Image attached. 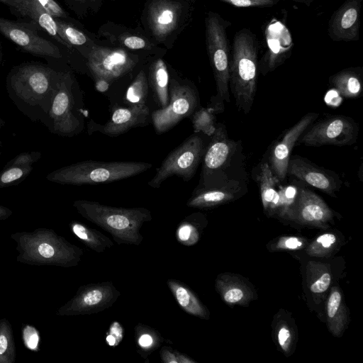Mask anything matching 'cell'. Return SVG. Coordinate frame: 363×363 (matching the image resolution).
<instances>
[{
	"mask_svg": "<svg viewBox=\"0 0 363 363\" xmlns=\"http://www.w3.org/2000/svg\"><path fill=\"white\" fill-rule=\"evenodd\" d=\"M69 228L73 234L81 240L91 250L100 253L111 248L113 243L111 240L99 232L82 223L72 221Z\"/></svg>",
	"mask_w": 363,
	"mask_h": 363,
	"instance_id": "obj_31",
	"label": "cell"
},
{
	"mask_svg": "<svg viewBox=\"0 0 363 363\" xmlns=\"http://www.w3.org/2000/svg\"><path fill=\"white\" fill-rule=\"evenodd\" d=\"M258 41L249 28L237 31L233 38L229 67V89L239 111L250 112L257 91Z\"/></svg>",
	"mask_w": 363,
	"mask_h": 363,
	"instance_id": "obj_2",
	"label": "cell"
},
{
	"mask_svg": "<svg viewBox=\"0 0 363 363\" xmlns=\"http://www.w3.org/2000/svg\"><path fill=\"white\" fill-rule=\"evenodd\" d=\"M338 238L334 233H326L317 237L306 247V253L311 257H323L329 256L336 248Z\"/></svg>",
	"mask_w": 363,
	"mask_h": 363,
	"instance_id": "obj_38",
	"label": "cell"
},
{
	"mask_svg": "<svg viewBox=\"0 0 363 363\" xmlns=\"http://www.w3.org/2000/svg\"><path fill=\"white\" fill-rule=\"evenodd\" d=\"M194 0H147L140 15L143 32L158 46L172 49L191 23Z\"/></svg>",
	"mask_w": 363,
	"mask_h": 363,
	"instance_id": "obj_4",
	"label": "cell"
},
{
	"mask_svg": "<svg viewBox=\"0 0 363 363\" xmlns=\"http://www.w3.org/2000/svg\"><path fill=\"white\" fill-rule=\"evenodd\" d=\"M16 243L18 262L35 266L72 267L78 265L83 250L53 230L40 228L11 235Z\"/></svg>",
	"mask_w": 363,
	"mask_h": 363,
	"instance_id": "obj_1",
	"label": "cell"
},
{
	"mask_svg": "<svg viewBox=\"0 0 363 363\" xmlns=\"http://www.w3.org/2000/svg\"><path fill=\"white\" fill-rule=\"evenodd\" d=\"M169 101L167 106L155 110L151 114L155 132L162 134L174 127L182 119L191 116L199 106L196 89L175 79L169 83Z\"/></svg>",
	"mask_w": 363,
	"mask_h": 363,
	"instance_id": "obj_12",
	"label": "cell"
},
{
	"mask_svg": "<svg viewBox=\"0 0 363 363\" xmlns=\"http://www.w3.org/2000/svg\"><path fill=\"white\" fill-rule=\"evenodd\" d=\"M293 1H296L300 4H303L308 6H311V4L313 3V0H291Z\"/></svg>",
	"mask_w": 363,
	"mask_h": 363,
	"instance_id": "obj_49",
	"label": "cell"
},
{
	"mask_svg": "<svg viewBox=\"0 0 363 363\" xmlns=\"http://www.w3.org/2000/svg\"><path fill=\"white\" fill-rule=\"evenodd\" d=\"M22 340L27 349L34 352L40 350V333L35 327L25 325L22 328Z\"/></svg>",
	"mask_w": 363,
	"mask_h": 363,
	"instance_id": "obj_43",
	"label": "cell"
},
{
	"mask_svg": "<svg viewBox=\"0 0 363 363\" xmlns=\"http://www.w3.org/2000/svg\"><path fill=\"white\" fill-rule=\"evenodd\" d=\"M61 72L38 62L14 67L7 77V87L18 103L39 106L48 113L58 87Z\"/></svg>",
	"mask_w": 363,
	"mask_h": 363,
	"instance_id": "obj_5",
	"label": "cell"
},
{
	"mask_svg": "<svg viewBox=\"0 0 363 363\" xmlns=\"http://www.w3.org/2000/svg\"><path fill=\"white\" fill-rule=\"evenodd\" d=\"M194 1H196V0H194Z\"/></svg>",
	"mask_w": 363,
	"mask_h": 363,
	"instance_id": "obj_52",
	"label": "cell"
},
{
	"mask_svg": "<svg viewBox=\"0 0 363 363\" xmlns=\"http://www.w3.org/2000/svg\"><path fill=\"white\" fill-rule=\"evenodd\" d=\"M110 84L104 79L95 80V88L98 91L104 92L109 88Z\"/></svg>",
	"mask_w": 363,
	"mask_h": 363,
	"instance_id": "obj_47",
	"label": "cell"
},
{
	"mask_svg": "<svg viewBox=\"0 0 363 363\" xmlns=\"http://www.w3.org/2000/svg\"><path fill=\"white\" fill-rule=\"evenodd\" d=\"M280 217L306 225L325 227L332 220L333 212L318 195L302 188L293 201L278 211Z\"/></svg>",
	"mask_w": 363,
	"mask_h": 363,
	"instance_id": "obj_15",
	"label": "cell"
},
{
	"mask_svg": "<svg viewBox=\"0 0 363 363\" xmlns=\"http://www.w3.org/2000/svg\"><path fill=\"white\" fill-rule=\"evenodd\" d=\"M216 289L228 305L245 306L255 298V292L250 286L234 274H219L216 280Z\"/></svg>",
	"mask_w": 363,
	"mask_h": 363,
	"instance_id": "obj_24",
	"label": "cell"
},
{
	"mask_svg": "<svg viewBox=\"0 0 363 363\" xmlns=\"http://www.w3.org/2000/svg\"><path fill=\"white\" fill-rule=\"evenodd\" d=\"M97 34L111 46L140 55H160L167 50L156 45L143 32L111 21L102 24Z\"/></svg>",
	"mask_w": 363,
	"mask_h": 363,
	"instance_id": "obj_17",
	"label": "cell"
},
{
	"mask_svg": "<svg viewBox=\"0 0 363 363\" xmlns=\"http://www.w3.org/2000/svg\"><path fill=\"white\" fill-rule=\"evenodd\" d=\"M307 283L311 292L316 296L322 295L328 289L332 274L328 264L311 261L306 266Z\"/></svg>",
	"mask_w": 363,
	"mask_h": 363,
	"instance_id": "obj_32",
	"label": "cell"
},
{
	"mask_svg": "<svg viewBox=\"0 0 363 363\" xmlns=\"http://www.w3.org/2000/svg\"><path fill=\"white\" fill-rule=\"evenodd\" d=\"M140 57L120 48L96 43L86 58L94 79H104L111 84L130 72L139 63Z\"/></svg>",
	"mask_w": 363,
	"mask_h": 363,
	"instance_id": "obj_10",
	"label": "cell"
},
{
	"mask_svg": "<svg viewBox=\"0 0 363 363\" xmlns=\"http://www.w3.org/2000/svg\"><path fill=\"white\" fill-rule=\"evenodd\" d=\"M180 307L187 313L208 319L209 312L196 295L184 283L170 279L167 282Z\"/></svg>",
	"mask_w": 363,
	"mask_h": 363,
	"instance_id": "obj_29",
	"label": "cell"
},
{
	"mask_svg": "<svg viewBox=\"0 0 363 363\" xmlns=\"http://www.w3.org/2000/svg\"><path fill=\"white\" fill-rule=\"evenodd\" d=\"M358 132V124L352 118L331 116L313 122L299 137L296 145L312 147L351 145L356 143Z\"/></svg>",
	"mask_w": 363,
	"mask_h": 363,
	"instance_id": "obj_11",
	"label": "cell"
},
{
	"mask_svg": "<svg viewBox=\"0 0 363 363\" xmlns=\"http://www.w3.org/2000/svg\"><path fill=\"white\" fill-rule=\"evenodd\" d=\"M207 145L201 134L194 133L169 153L147 184L159 188L164 181L174 175L189 181L202 161Z\"/></svg>",
	"mask_w": 363,
	"mask_h": 363,
	"instance_id": "obj_8",
	"label": "cell"
},
{
	"mask_svg": "<svg viewBox=\"0 0 363 363\" xmlns=\"http://www.w3.org/2000/svg\"><path fill=\"white\" fill-rule=\"evenodd\" d=\"M152 164L143 162L82 161L57 169L46 179L60 184H107L140 174Z\"/></svg>",
	"mask_w": 363,
	"mask_h": 363,
	"instance_id": "obj_6",
	"label": "cell"
},
{
	"mask_svg": "<svg viewBox=\"0 0 363 363\" xmlns=\"http://www.w3.org/2000/svg\"><path fill=\"white\" fill-rule=\"evenodd\" d=\"M120 294L111 281L83 285L69 301L58 308L56 315L69 316L101 312L111 307Z\"/></svg>",
	"mask_w": 363,
	"mask_h": 363,
	"instance_id": "obj_14",
	"label": "cell"
},
{
	"mask_svg": "<svg viewBox=\"0 0 363 363\" xmlns=\"http://www.w3.org/2000/svg\"><path fill=\"white\" fill-rule=\"evenodd\" d=\"M73 206L83 218L111 234L118 245H139L143 240L140 228L152 220L150 211L143 207H113L87 200H77Z\"/></svg>",
	"mask_w": 363,
	"mask_h": 363,
	"instance_id": "obj_3",
	"label": "cell"
},
{
	"mask_svg": "<svg viewBox=\"0 0 363 363\" xmlns=\"http://www.w3.org/2000/svg\"><path fill=\"white\" fill-rule=\"evenodd\" d=\"M308 245V240L298 236H282L274 240L270 244V250H298L305 248Z\"/></svg>",
	"mask_w": 363,
	"mask_h": 363,
	"instance_id": "obj_42",
	"label": "cell"
},
{
	"mask_svg": "<svg viewBox=\"0 0 363 363\" xmlns=\"http://www.w3.org/2000/svg\"><path fill=\"white\" fill-rule=\"evenodd\" d=\"M0 2L8 6L11 13L18 19L36 24L43 32L69 50L57 33L55 18L35 0H0Z\"/></svg>",
	"mask_w": 363,
	"mask_h": 363,
	"instance_id": "obj_22",
	"label": "cell"
},
{
	"mask_svg": "<svg viewBox=\"0 0 363 363\" xmlns=\"http://www.w3.org/2000/svg\"><path fill=\"white\" fill-rule=\"evenodd\" d=\"M148 86L147 74L143 69H141L126 91V101L130 105H145L148 95Z\"/></svg>",
	"mask_w": 363,
	"mask_h": 363,
	"instance_id": "obj_37",
	"label": "cell"
},
{
	"mask_svg": "<svg viewBox=\"0 0 363 363\" xmlns=\"http://www.w3.org/2000/svg\"><path fill=\"white\" fill-rule=\"evenodd\" d=\"M32 169V165L18 164L9 161L0 172V187L19 184L30 173Z\"/></svg>",
	"mask_w": 363,
	"mask_h": 363,
	"instance_id": "obj_39",
	"label": "cell"
},
{
	"mask_svg": "<svg viewBox=\"0 0 363 363\" xmlns=\"http://www.w3.org/2000/svg\"><path fill=\"white\" fill-rule=\"evenodd\" d=\"M147 80L158 105L161 108L167 106L169 101V75L167 66L162 58L158 57L151 63Z\"/></svg>",
	"mask_w": 363,
	"mask_h": 363,
	"instance_id": "obj_28",
	"label": "cell"
},
{
	"mask_svg": "<svg viewBox=\"0 0 363 363\" xmlns=\"http://www.w3.org/2000/svg\"><path fill=\"white\" fill-rule=\"evenodd\" d=\"M16 358L13 333L10 322L0 319V363H13Z\"/></svg>",
	"mask_w": 363,
	"mask_h": 363,
	"instance_id": "obj_35",
	"label": "cell"
},
{
	"mask_svg": "<svg viewBox=\"0 0 363 363\" xmlns=\"http://www.w3.org/2000/svg\"><path fill=\"white\" fill-rule=\"evenodd\" d=\"M204 218V215L200 213H194L185 217L177 228L176 236L178 242L186 246L195 245L200 238L203 228L201 223Z\"/></svg>",
	"mask_w": 363,
	"mask_h": 363,
	"instance_id": "obj_33",
	"label": "cell"
},
{
	"mask_svg": "<svg viewBox=\"0 0 363 363\" xmlns=\"http://www.w3.org/2000/svg\"><path fill=\"white\" fill-rule=\"evenodd\" d=\"M260 192L262 203L265 211L279 209L281 191H279V180L274 175L268 161L260 163L255 177Z\"/></svg>",
	"mask_w": 363,
	"mask_h": 363,
	"instance_id": "obj_25",
	"label": "cell"
},
{
	"mask_svg": "<svg viewBox=\"0 0 363 363\" xmlns=\"http://www.w3.org/2000/svg\"><path fill=\"white\" fill-rule=\"evenodd\" d=\"M333 87L345 98H357L362 93V69L349 67L330 77Z\"/></svg>",
	"mask_w": 363,
	"mask_h": 363,
	"instance_id": "obj_30",
	"label": "cell"
},
{
	"mask_svg": "<svg viewBox=\"0 0 363 363\" xmlns=\"http://www.w3.org/2000/svg\"><path fill=\"white\" fill-rule=\"evenodd\" d=\"M204 24L206 50L216 82V96L228 103L230 44L227 31L232 23L218 13L210 11L206 15Z\"/></svg>",
	"mask_w": 363,
	"mask_h": 363,
	"instance_id": "obj_7",
	"label": "cell"
},
{
	"mask_svg": "<svg viewBox=\"0 0 363 363\" xmlns=\"http://www.w3.org/2000/svg\"><path fill=\"white\" fill-rule=\"evenodd\" d=\"M4 124V122L0 117V130ZM1 145H2V143H1V137H0V148H1Z\"/></svg>",
	"mask_w": 363,
	"mask_h": 363,
	"instance_id": "obj_51",
	"label": "cell"
},
{
	"mask_svg": "<svg viewBox=\"0 0 363 363\" xmlns=\"http://www.w3.org/2000/svg\"><path fill=\"white\" fill-rule=\"evenodd\" d=\"M362 3V0H345L333 12L328 26L333 41L359 40Z\"/></svg>",
	"mask_w": 363,
	"mask_h": 363,
	"instance_id": "obj_21",
	"label": "cell"
},
{
	"mask_svg": "<svg viewBox=\"0 0 363 363\" xmlns=\"http://www.w3.org/2000/svg\"><path fill=\"white\" fill-rule=\"evenodd\" d=\"M123 326L118 321H113L110 325L108 330L107 331L105 337L106 343L110 347H116L123 340Z\"/></svg>",
	"mask_w": 363,
	"mask_h": 363,
	"instance_id": "obj_46",
	"label": "cell"
},
{
	"mask_svg": "<svg viewBox=\"0 0 363 363\" xmlns=\"http://www.w3.org/2000/svg\"><path fill=\"white\" fill-rule=\"evenodd\" d=\"M36 24L24 20H10L0 16V33L18 45L22 50L45 58L60 59V48L44 38Z\"/></svg>",
	"mask_w": 363,
	"mask_h": 363,
	"instance_id": "obj_13",
	"label": "cell"
},
{
	"mask_svg": "<svg viewBox=\"0 0 363 363\" xmlns=\"http://www.w3.org/2000/svg\"><path fill=\"white\" fill-rule=\"evenodd\" d=\"M286 175L307 184L325 194L336 196L342 182L335 172L320 168L301 157H290Z\"/></svg>",
	"mask_w": 363,
	"mask_h": 363,
	"instance_id": "obj_18",
	"label": "cell"
},
{
	"mask_svg": "<svg viewBox=\"0 0 363 363\" xmlns=\"http://www.w3.org/2000/svg\"><path fill=\"white\" fill-rule=\"evenodd\" d=\"M55 18V17H54ZM57 30L60 38L67 45L70 51L76 49L86 57L91 48L96 44L81 28H78L67 19L55 18Z\"/></svg>",
	"mask_w": 363,
	"mask_h": 363,
	"instance_id": "obj_27",
	"label": "cell"
},
{
	"mask_svg": "<svg viewBox=\"0 0 363 363\" xmlns=\"http://www.w3.org/2000/svg\"><path fill=\"white\" fill-rule=\"evenodd\" d=\"M274 333L279 346L286 355L290 354L295 344V331L288 321L279 318L275 325Z\"/></svg>",
	"mask_w": 363,
	"mask_h": 363,
	"instance_id": "obj_40",
	"label": "cell"
},
{
	"mask_svg": "<svg viewBox=\"0 0 363 363\" xmlns=\"http://www.w3.org/2000/svg\"><path fill=\"white\" fill-rule=\"evenodd\" d=\"M326 315L330 332L335 337H341L347 327L348 317L341 291L337 286L331 288L326 303Z\"/></svg>",
	"mask_w": 363,
	"mask_h": 363,
	"instance_id": "obj_26",
	"label": "cell"
},
{
	"mask_svg": "<svg viewBox=\"0 0 363 363\" xmlns=\"http://www.w3.org/2000/svg\"><path fill=\"white\" fill-rule=\"evenodd\" d=\"M244 194V184L238 179H228L223 184L209 188H196L186 206L196 208H209L237 199Z\"/></svg>",
	"mask_w": 363,
	"mask_h": 363,
	"instance_id": "obj_23",
	"label": "cell"
},
{
	"mask_svg": "<svg viewBox=\"0 0 363 363\" xmlns=\"http://www.w3.org/2000/svg\"><path fill=\"white\" fill-rule=\"evenodd\" d=\"M106 0H65L68 8L79 18H85L97 13Z\"/></svg>",
	"mask_w": 363,
	"mask_h": 363,
	"instance_id": "obj_41",
	"label": "cell"
},
{
	"mask_svg": "<svg viewBox=\"0 0 363 363\" xmlns=\"http://www.w3.org/2000/svg\"><path fill=\"white\" fill-rule=\"evenodd\" d=\"M13 212L11 209L0 205V221L9 218Z\"/></svg>",
	"mask_w": 363,
	"mask_h": 363,
	"instance_id": "obj_48",
	"label": "cell"
},
{
	"mask_svg": "<svg viewBox=\"0 0 363 363\" xmlns=\"http://www.w3.org/2000/svg\"><path fill=\"white\" fill-rule=\"evenodd\" d=\"M216 113L219 111L211 105L206 108H197L191 115L194 132L211 137L216 130Z\"/></svg>",
	"mask_w": 363,
	"mask_h": 363,
	"instance_id": "obj_34",
	"label": "cell"
},
{
	"mask_svg": "<svg viewBox=\"0 0 363 363\" xmlns=\"http://www.w3.org/2000/svg\"><path fill=\"white\" fill-rule=\"evenodd\" d=\"M318 116L317 113H308L285 133L281 140L273 145L267 161L274 175L280 182H283L286 177L287 167L293 147L299 137Z\"/></svg>",
	"mask_w": 363,
	"mask_h": 363,
	"instance_id": "obj_19",
	"label": "cell"
},
{
	"mask_svg": "<svg viewBox=\"0 0 363 363\" xmlns=\"http://www.w3.org/2000/svg\"><path fill=\"white\" fill-rule=\"evenodd\" d=\"M235 7H272L277 5L280 0H218Z\"/></svg>",
	"mask_w": 363,
	"mask_h": 363,
	"instance_id": "obj_45",
	"label": "cell"
},
{
	"mask_svg": "<svg viewBox=\"0 0 363 363\" xmlns=\"http://www.w3.org/2000/svg\"><path fill=\"white\" fill-rule=\"evenodd\" d=\"M161 360L164 363H195L196 362L186 354L173 350L169 347H163L160 352Z\"/></svg>",
	"mask_w": 363,
	"mask_h": 363,
	"instance_id": "obj_44",
	"label": "cell"
},
{
	"mask_svg": "<svg viewBox=\"0 0 363 363\" xmlns=\"http://www.w3.org/2000/svg\"><path fill=\"white\" fill-rule=\"evenodd\" d=\"M135 335L140 351L147 354L157 349L164 340L157 330L142 323L135 327Z\"/></svg>",
	"mask_w": 363,
	"mask_h": 363,
	"instance_id": "obj_36",
	"label": "cell"
},
{
	"mask_svg": "<svg viewBox=\"0 0 363 363\" xmlns=\"http://www.w3.org/2000/svg\"><path fill=\"white\" fill-rule=\"evenodd\" d=\"M238 144L228 135L225 126L216 123L202 158V168L196 188H209L226 182L229 179L225 170L237 150Z\"/></svg>",
	"mask_w": 363,
	"mask_h": 363,
	"instance_id": "obj_9",
	"label": "cell"
},
{
	"mask_svg": "<svg viewBox=\"0 0 363 363\" xmlns=\"http://www.w3.org/2000/svg\"><path fill=\"white\" fill-rule=\"evenodd\" d=\"M2 60H3V50H2L1 43L0 41V65L2 62Z\"/></svg>",
	"mask_w": 363,
	"mask_h": 363,
	"instance_id": "obj_50",
	"label": "cell"
},
{
	"mask_svg": "<svg viewBox=\"0 0 363 363\" xmlns=\"http://www.w3.org/2000/svg\"><path fill=\"white\" fill-rule=\"evenodd\" d=\"M149 116L150 110L146 104L118 108L104 125L91 120L88 125V133L91 134L99 131L110 137L118 136L133 128L146 125Z\"/></svg>",
	"mask_w": 363,
	"mask_h": 363,
	"instance_id": "obj_20",
	"label": "cell"
},
{
	"mask_svg": "<svg viewBox=\"0 0 363 363\" xmlns=\"http://www.w3.org/2000/svg\"><path fill=\"white\" fill-rule=\"evenodd\" d=\"M72 84V74L61 72L58 87L48 111L52 132L62 136H72L81 129V122L74 113Z\"/></svg>",
	"mask_w": 363,
	"mask_h": 363,
	"instance_id": "obj_16",
	"label": "cell"
}]
</instances>
